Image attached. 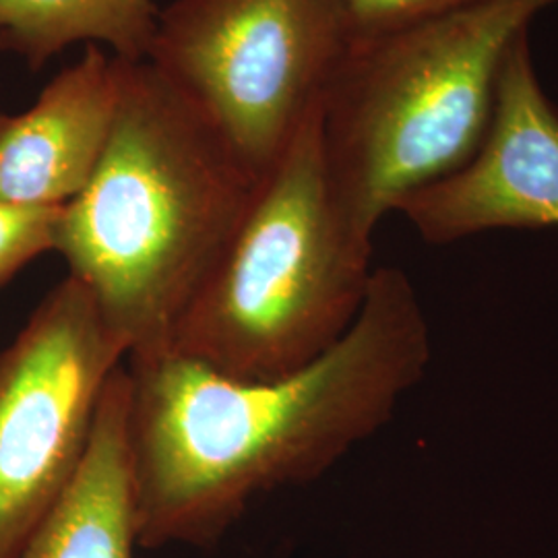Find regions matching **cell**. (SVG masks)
Listing matches in <instances>:
<instances>
[{"instance_id": "cell-1", "label": "cell", "mask_w": 558, "mask_h": 558, "mask_svg": "<svg viewBox=\"0 0 558 558\" xmlns=\"http://www.w3.org/2000/svg\"><path fill=\"white\" fill-rule=\"evenodd\" d=\"M430 360L426 313L398 267L375 269L348 333L286 377L230 379L172 352L131 356L141 548H209L260 495L320 478L393 418Z\"/></svg>"}, {"instance_id": "cell-2", "label": "cell", "mask_w": 558, "mask_h": 558, "mask_svg": "<svg viewBox=\"0 0 558 558\" xmlns=\"http://www.w3.org/2000/svg\"><path fill=\"white\" fill-rule=\"evenodd\" d=\"M260 182L149 60H122L112 135L94 177L60 209L54 253L129 359L168 352Z\"/></svg>"}, {"instance_id": "cell-3", "label": "cell", "mask_w": 558, "mask_h": 558, "mask_svg": "<svg viewBox=\"0 0 558 558\" xmlns=\"http://www.w3.org/2000/svg\"><path fill=\"white\" fill-rule=\"evenodd\" d=\"M558 0H478L352 44L320 106L339 220L373 251L380 220L470 160L515 41Z\"/></svg>"}, {"instance_id": "cell-4", "label": "cell", "mask_w": 558, "mask_h": 558, "mask_svg": "<svg viewBox=\"0 0 558 558\" xmlns=\"http://www.w3.org/2000/svg\"><path fill=\"white\" fill-rule=\"evenodd\" d=\"M373 251L341 223L320 149V110L300 129L168 352L223 377L269 380L315 362L348 333Z\"/></svg>"}, {"instance_id": "cell-5", "label": "cell", "mask_w": 558, "mask_h": 558, "mask_svg": "<svg viewBox=\"0 0 558 558\" xmlns=\"http://www.w3.org/2000/svg\"><path fill=\"white\" fill-rule=\"evenodd\" d=\"M352 48L341 0H172L147 57L263 180Z\"/></svg>"}, {"instance_id": "cell-6", "label": "cell", "mask_w": 558, "mask_h": 558, "mask_svg": "<svg viewBox=\"0 0 558 558\" xmlns=\"http://www.w3.org/2000/svg\"><path fill=\"white\" fill-rule=\"evenodd\" d=\"M124 359L126 345L71 276L0 350V558H20L69 490Z\"/></svg>"}, {"instance_id": "cell-7", "label": "cell", "mask_w": 558, "mask_h": 558, "mask_svg": "<svg viewBox=\"0 0 558 558\" xmlns=\"http://www.w3.org/2000/svg\"><path fill=\"white\" fill-rule=\"evenodd\" d=\"M398 214L428 244L490 230L558 228V108L539 83L530 34L509 52L476 154L401 201Z\"/></svg>"}, {"instance_id": "cell-8", "label": "cell", "mask_w": 558, "mask_h": 558, "mask_svg": "<svg viewBox=\"0 0 558 558\" xmlns=\"http://www.w3.org/2000/svg\"><path fill=\"white\" fill-rule=\"evenodd\" d=\"M122 60L85 46L38 100L0 120V201L59 209L94 177L114 129Z\"/></svg>"}, {"instance_id": "cell-9", "label": "cell", "mask_w": 558, "mask_h": 558, "mask_svg": "<svg viewBox=\"0 0 558 558\" xmlns=\"http://www.w3.org/2000/svg\"><path fill=\"white\" fill-rule=\"evenodd\" d=\"M129 445V375L122 364L101 399L80 472L20 558H141Z\"/></svg>"}, {"instance_id": "cell-10", "label": "cell", "mask_w": 558, "mask_h": 558, "mask_svg": "<svg viewBox=\"0 0 558 558\" xmlns=\"http://www.w3.org/2000/svg\"><path fill=\"white\" fill-rule=\"evenodd\" d=\"M158 11L154 0H0V50L20 57L32 71L75 44L143 60Z\"/></svg>"}, {"instance_id": "cell-11", "label": "cell", "mask_w": 558, "mask_h": 558, "mask_svg": "<svg viewBox=\"0 0 558 558\" xmlns=\"http://www.w3.org/2000/svg\"><path fill=\"white\" fill-rule=\"evenodd\" d=\"M60 209L0 201V290L32 260L54 253Z\"/></svg>"}, {"instance_id": "cell-12", "label": "cell", "mask_w": 558, "mask_h": 558, "mask_svg": "<svg viewBox=\"0 0 558 558\" xmlns=\"http://www.w3.org/2000/svg\"><path fill=\"white\" fill-rule=\"evenodd\" d=\"M352 44L373 40L401 27L437 17L478 0H341Z\"/></svg>"}, {"instance_id": "cell-13", "label": "cell", "mask_w": 558, "mask_h": 558, "mask_svg": "<svg viewBox=\"0 0 558 558\" xmlns=\"http://www.w3.org/2000/svg\"><path fill=\"white\" fill-rule=\"evenodd\" d=\"M2 117H4V112H2V110H0V120H2Z\"/></svg>"}]
</instances>
